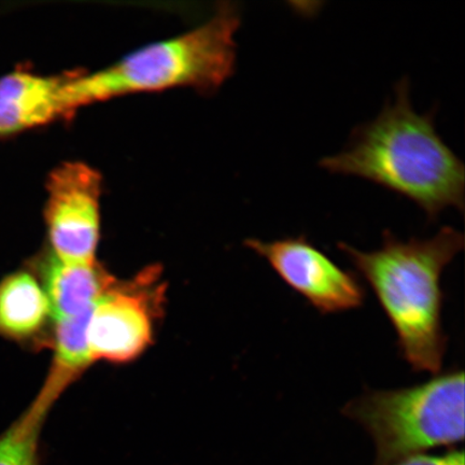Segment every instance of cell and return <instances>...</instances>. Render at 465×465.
<instances>
[{"label": "cell", "mask_w": 465, "mask_h": 465, "mask_svg": "<svg viewBox=\"0 0 465 465\" xmlns=\"http://www.w3.org/2000/svg\"><path fill=\"white\" fill-rule=\"evenodd\" d=\"M342 412L373 436L387 460L457 444L464 439V371L451 370L397 391L366 392Z\"/></svg>", "instance_id": "obj_4"}, {"label": "cell", "mask_w": 465, "mask_h": 465, "mask_svg": "<svg viewBox=\"0 0 465 465\" xmlns=\"http://www.w3.org/2000/svg\"><path fill=\"white\" fill-rule=\"evenodd\" d=\"M245 245L265 259L283 282L323 315L361 307L366 291L352 272L334 263L305 235Z\"/></svg>", "instance_id": "obj_7"}, {"label": "cell", "mask_w": 465, "mask_h": 465, "mask_svg": "<svg viewBox=\"0 0 465 465\" xmlns=\"http://www.w3.org/2000/svg\"><path fill=\"white\" fill-rule=\"evenodd\" d=\"M71 74H42L17 67L0 77V139L72 114L67 96Z\"/></svg>", "instance_id": "obj_8"}, {"label": "cell", "mask_w": 465, "mask_h": 465, "mask_svg": "<svg viewBox=\"0 0 465 465\" xmlns=\"http://www.w3.org/2000/svg\"><path fill=\"white\" fill-rule=\"evenodd\" d=\"M399 465H464V453L452 451L444 456H411Z\"/></svg>", "instance_id": "obj_13"}, {"label": "cell", "mask_w": 465, "mask_h": 465, "mask_svg": "<svg viewBox=\"0 0 465 465\" xmlns=\"http://www.w3.org/2000/svg\"><path fill=\"white\" fill-rule=\"evenodd\" d=\"M240 10L223 4L211 19L177 36L131 52L94 73L72 72L67 86L75 109L133 93L177 86L216 90L235 71Z\"/></svg>", "instance_id": "obj_3"}, {"label": "cell", "mask_w": 465, "mask_h": 465, "mask_svg": "<svg viewBox=\"0 0 465 465\" xmlns=\"http://www.w3.org/2000/svg\"><path fill=\"white\" fill-rule=\"evenodd\" d=\"M374 291L397 333L399 351L415 371L439 374L447 336L441 324L444 293L440 278L464 248L461 232L444 226L428 240H400L391 231L371 252L337 245Z\"/></svg>", "instance_id": "obj_2"}, {"label": "cell", "mask_w": 465, "mask_h": 465, "mask_svg": "<svg viewBox=\"0 0 465 465\" xmlns=\"http://www.w3.org/2000/svg\"><path fill=\"white\" fill-rule=\"evenodd\" d=\"M54 317L48 295L32 267L0 281V339L37 349L51 347Z\"/></svg>", "instance_id": "obj_9"}, {"label": "cell", "mask_w": 465, "mask_h": 465, "mask_svg": "<svg viewBox=\"0 0 465 465\" xmlns=\"http://www.w3.org/2000/svg\"><path fill=\"white\" fill-rule=\"evenodd\" d=\"M165 289L162 269L155 265L129 281L115 279L87 320L93 362L130 363L148 351L164 311Z\"/></svg>", "instance_id": "obj_5"}, {"label": "cell", "mask_w": 465, "mask_h": 465, "mask_svg": "<svg viewBox=\"0 0 465 465\" xmlns=\"http://www.w3.org/2000/svg\"><path fill=\"white\" fill-rule=\"evenodd\" d=\"M54 405L38 392L26 411L0 434V465H42L40 438Z\"/></svg>", "instance_id": "obj_12"}, {"label": "cell", "mask_w": 465, "mask_h": 465, "mask_svg": "<svg viewBox=\"0 0 465 465\" xmlns=\"http://www.w3.org/2000/svg\"><path fill=\"white\" fill-rule=\"evenodd\" d=\"M46 192V252L63 263H97L101 238L100 173L85 163H64L50 173Z\"/></svg>", "instance_id": "obj_6"}, {"label": "cell", "mask_w": 465, "mask_h": 465, "mask_svg": "<svg viewBox=\"0 0 465 465\" xmlns=\"http://www.w3.org/2000/svg\"><path fill=\"white\" fill-rule=\"evenodd\" d=\"M90 312L54 322L51 368L40 391L54 402L73 382L94 363L87 345L86 327Z\"/></svg>", "instance_id": "obj_11"}, {"label": "cell", "mask_w": 465, "mask_h": 465, "mask_svg": "<svg viewBox=\"0 0 465 465\" xmlns=\"http://www.w3.org/2000/svg\"><path fill=\"white\" fill-rule=\"evenodd\" d=\"M44 284L54 322L84 315L112 287L115 277L100 263L68 264L46 250L28 263Z\"/></svg>", "instance_id": "obj_10"}, {"label": "cell", "mask_w": 465, "mask_h": 465, "mask_svg": "<svg viewBox=\"0 0 465 465\" xmlns=\"http://www.w3.org/2000/svg\"><path fill=\"white\" fill-rule=\"evenodd\" d=\"M434 113L418 114L409 78L395 86L373 121L352 132L346 149L319 162L323 170L368 180L415 203L430 221L447 208L463 213V162L439 135Z\"/></svg>", "instance_id": "obj_1"}]
</instances>
